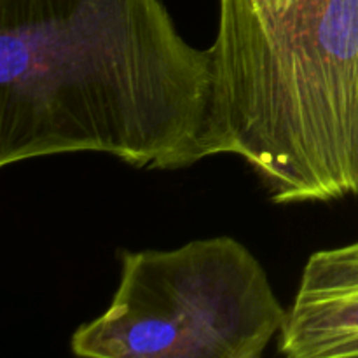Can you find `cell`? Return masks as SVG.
Returning a JSON list of instances; mask_svg holds the SVG:
<instances>
[{
    "label": "cell",
    "instance_id": "obj_1",
    "mask_svg": "<svg viewBox=\"0 0 358 358\" xmlns=\"http://www.w3.org/2000/svg\"><path fill=\"white\" fill-rule=\"evenodd\" d=\"M212 55L161 0H0V166L107 154L138 170L210 157Z\"/></svg>",
    "mask_w": 358,
    "mask_h": 358
},
{
    "label": "cell",
    "instance_id": "obj_4",
    "mask_svg": "<svg viewBox=\"0 0 358 358\" xmlns=\"http://www.w3.org/2000/svg\"><path fill=\"white\" fill-rule=\"evenodd\" d=\"M278 352L289 358L358 357V241L308 259Z\"/></svg>",
    "mask_w": 358,
    "mask_h": 358
},
{
    "label": "cell",
    "instance_id": "obj_2",
    "mask_svg": "<svg viewBox=\"0 0 358 358\" xmlns=\"http://www.w3.org/2000/svg\"><path fill=\"white\" fill-rule=\"evenodd\" d=\"M208 154L276 205L358 196V0H219Z\"/></svg>",
    "mask_w": 358,
    "mask_h": 358
},
{
    "label": "cell",
    "instance_id": "obj_3",
    "mask_svg": "<svg viewBox=\"0 0 358 358\" xmlns=\"http://www.w3.org/2000/svg\"><path fill=\"white\" fill-rule=\"evenodd\" d=\"M285 317L257 257L215 236L122 252L112 303L77 327L70 350L83 358H261Z\"/></svg>",
    "mask_w": 358,
    "mask_h": 358
}]
</instances>
